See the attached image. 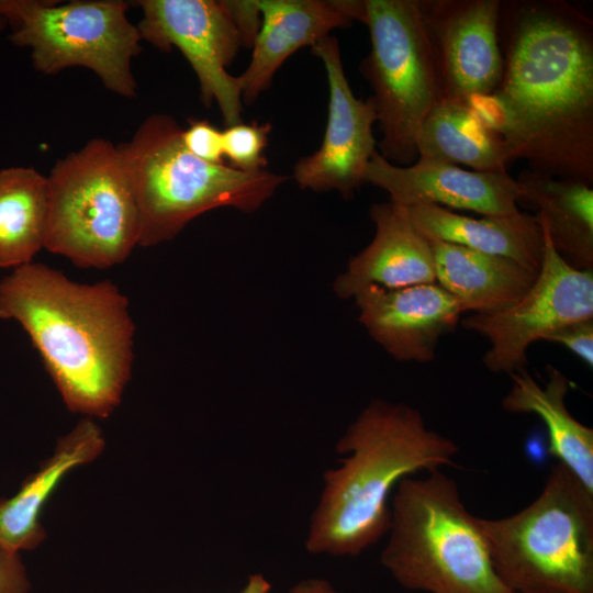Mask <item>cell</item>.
Here are the masks:
<instances>
[{
	"instance_id": "cell-1",
	"label": "cell",
	"mask_w": 593,
	"mask_h": 593,
	"mask_svg": "<svg viewBox=\"0 0 593 593\" xmlns=\"http://www.w3.org/2000/svg\"><path fill=\"white\" fill-rule=\"evenodd\" d=\"M502 78L469 104L512 163L593 184V21L564 0H501Z\"/></svg>"
},
{
	"instance_id": "cell-2",
	"label": "cell",
	"mask_w": 593,
	"mask_h": 593,
	"mask_svg": "<svg viewBox=\"0 0 593 593\" xmlns=\"http://www.w3.org/2000/svg\"><path fill=\"white\" fill-rule=\"evenodd\" d=\"M0 317L23 327L70 412L105 418L118 407L132 373L135 325L115 283H80L31 262L0 281Z\"/></svg>"
},
{
	"instance_id": "cell-3",
	"label": "cell",
	"mask_w": 593,
	"mask_h": 593,
	"mask_svg": "<svg viewBox=\"0 0 593 593\" xmlns=\"http://www.w3.org/2000/svg\"><path fill=\"white\" fill-rule=\"evenodd\" d=\"M336 449L350 456L324 474L306 540L313 553L357 556L376 544L390 529L388 501L395 485L417 472L456 466L459 452L417 409L382 400L362 410Z\"/></svg>"
},
{
	"instance_id": "cell-4",
	"label": "cell",
	"mask_w": 593,
	"mask_h": 593,
	"mask_svg": "<svg viewBox=\"0 0 593 593\" xmlns=\"http://www.w3.org/2000/svg\"><path fill=\"white\" fill-rule=\"evenodd\" d=\"M181 134L174 118L154 114L127 143L118 145L138 206V246L171 240L214 209L254 212L287 180L266 169L242 171L203 161L188 152Z\"/></svg>"
},
{
	"instance_id": "cell-5",
	"label": "cell",
	"mask_w": 593,
	"mask_h": 593,
	"mask_svg": "<svg viewBox=\"0 0 593 593\" xmlns=\"http://www.w3.org/2000/svg\"><path fill=\"white\" fill-rule=\"evenodd\" d=\"M381 563L403 588L426 593H513L493 566L479 518L441 470L396 485Z\"/></svg>"
},
{
	"instance_id": "cell-6",
	"label": "cell",
	"mask_w": 593,
	"mask_h": 593,
	"mask_svg": "<svg viewBox=\"0 0 593 593\" xmlns=\"http://www.w3.org/2000/svg\"><path fill=\"white\" fill-rule=\"evenodd\" d=\"M493 566L514 593H593V492L562 463L522 511L479 518Z\"/></svg>"
},
{
	"instance_id": "cell-7",
	"label": "cell",
	"mask_w": 593,
	"mask_h": 593,
	"mask_svg": "<svg viewBox=\"0 0 593 593\" xmlns=\"http://www.w3.org/2000/svg\"><path fill=\"white\" fill-rule=\"evenodd\" d=\"M137 202L118 145L92 138L47 177L44 248L83 269L125 261L138 246Z\"/></svg>"
},
{
	"instance_id": "cell-8",
	"label": "cell",
	"mask_w": 593,
	"mask_h": 593,
	"mask_svg": "<svg viewBox=\"0 0 593 593\" xmlns=\"http://www.w3.org/2000/svg\"><path fill=\"white\" fill-rule=\"evenodd\" d=\"M356 20L370 34L371 49L359 68L373 90L379 154L394 165H412L422 124L443 100L418 0H362Z\"/></svg>"
},
{
	"instance_id": "cell-9",
	"label": "cell",
	"mask_w": 593,
	"mask_h": 593,
	"mask_svg": "<svg viewBox=\"0 0 593 593\" xmlns=\"http://www.w3.org/2000/svg\"><path fill=\"white\" fill-rule=\"evenodd\" d=\"M119 0H0V15L11 24L10 41L31 48L33 66L45 75L70 67L93 71L104 87L136 94L132 59L142 49L141 34Z\"/></svg>"
},
{
	"instance_id": "cell-10",
	"label": "cell",
	"mask_w": 593,
	"mask_h": 593,
	"mask_svg": "<svg viewBox=\"0 0 593 593\" xmlns=\"http://www.w3.org/2000/svg\"><path fill=\"white\" fill-rule=\"evenodd\" d=\"M541 228V265L527 292L504 310L473 313L461 321L466 329L488 340L482 361L490 372L511 376L526 370L527 350L534 343L547 340L568 324L593 318V270L567 264Z\"/></svg>"
},
{
	"instance_id": "cell-11",
	"label": "cell",
	"mask_w": 593,
	"mask_h": 593,
	"mask_svg": "<svg viewBox=\"0 0 593 593\" xmlns=\"http://www.w3.org/2000/svg\"><path fill=\"white\" fill-rule=\"evenodd\" d=\"M142 40L168 52L178 48L197 75L202 102H215L226 126L242 122L238 77L226 68L242 47L225 0H142Z\"/></svg>"
},
{
	"instance_id": "cell-12",
	"label": "cell",
	"mask_w": 593,
	"mask_h": 593,
	"mask_svg": "<svg viewBox=\"0 0 593 593\" xmlns=\"http://www.w3.org/2000/svg\"><path fill=\"white\" fill-rule=\"evenodd\" d=\"M443 100L469 103L491 94L503 72L501 0H418Z\"/></svg>"
},
{
	"instance_id": "cell-13",
	"label": "cell",
	"mask_w": 593,
	"mask_h": 593,
	"mask_svg": "<svg viewBox=\"0 0 593 593\" xmlns=\"http://www.w3.org/2000/svg\"><path fill=\"white\" fill-rule=\"evenodd\" d=\"M312 52L326 70L327 123L320 148L296 161L293 177L301 189L336 190L343 198L351 199L365 183L367 165L377 152L372 132L377 122L376 107L371 97L363 101L353 93L335 36L322 38Z\"/></svg>"
},
{
	"instance_id": "cell-14",
	"label": "cell",
	"mask_w": 593,
	"mask_h": 593,
	"mask_svg": "<svg viewBox=\"0 0 593 593\" xmlns=\"http://www.w3.org/2000/svg\"><path fill=\"white\" fill-rule=\"evenodd\" d=\"M366 182L384 190L391 202L404 208L434 204L483 216L519 211L521 188L507 171L467 170L423 157L412 165L398 166L376 152L366 168Z\"/></svg>"
},
{
	"instance_id": "cell-15",
	"label": "cell",
	"mask_w": 593,
	"mask_h": 593,
	"mask_svg": "<svg viewBox=\"0 0 593 593\" xmlns=\"http://www.w3.org/2000/svg\"><path fill=\"white\" fill-rule=\"evenodd\" d=\"M353 299L368 334L399 361H432L439 339L457 327L465 313L437 282L398 289L368 286Z\"/></svg>"
},
{
	"instance_id": "cell-16",
	"label": "cell",
	"mask_w": 593,
	"mask_h": 593,
	"mask_svg": "<svg viewBox=\"0 0 593 593\" xmlns=\"http://www.w3.org/2000/svg\"><path fill=\"white\" fill-rule=\"evenodd\" d=\"M369 215L374 236L336 278V295L349 299L368 286L398 289L436 282L430 242L407 209L391 201L376 203Z\"/></svg>"
},
{
	"instance_id": "cell-17",
	"label": "cell",
	"mask_w": 593,
	"mask_h": 593,
	"mask_svg": "<svg viewBox=\"0 0 593 593\" xmlns=\"http://www.w3.org/2000/svg\"><path fill=\"white\" fill-rule=\"evenodd\" d=\"M259 32L245 71L237 76L242 99L253 103L266 91L283 61L303 46L313 47L329 32L354 21L339 0H257Z\"/></svg>"
},
{
	"instance_id": "cell-18",
	"label": "cell",
	"mask_w": 593,
	"mask_h": 593,
	"mask_svg": "<svg viewBox=\"0 0 593 593\" xmlns=\"http://www.w3.org/2000/svg\"><path fill=\"white\" fill-rule=\"evenodd\" d=\"M104 445L100 426L90 417H83L61 437L53 456L23 481L18 492L0 500V545L19 553L36 548L46 536L41 523L45 504L66 474L94 460Z\"/></svg>"
},
{
	"instance_id": "cell-19",
	"label": "cell",
	"mask_w": 593,
	"mask_h": 593,
	"mask_svg": "<svg viewBox=\"0 0 593 593\" xmlns=\"http://www.w3.org/2000/svg\"><path fill=\"white\" fill-rule=\"evenodd\" d=\"M406 209L414 225L427 238L506 257L534 272L539 271L544 233L537 214L518 211L475 219L434 204Z\"/></svg>"
},
{
	"instance_id": "cell-20",
	"label": "cell",
	"mask_w": 593,
	"mask_h": 593,
	"mask_svg": "<svg viewBox=\"0 0 593 593\" xmlns=\"http://www.w3.org/2000/svg\"><path fill=\"white\" fill-rule=\"evenodd\" d=\"M436 282L465 312L493 313L516 303L537 272L502 256L430 239Z\"/></svg>"
},
{
	"instance_id": "cell-21",
	"label": "cell",
	"mask_w": 593,
	"mask_h": 593,
	"mask_svg": "<svg viewBox=\"0 0 593 593\" xmlns=\"http://www.w3.org/2000/svg\"><path fill=\"white\" fill-rule=\"evenodd\" d=\"M547 377L541 385L527 370L511 374L512 385L501 406L510 413L537 415L547 428L550 454L593 492V429L567 407L568 378L553 366L547 367Z\"/></svg>"
},
{
	"instance_id": "cell-22",
	"label": "cell",
	"mask_w": 593,
	"mask_h": 593,
	"mask_svg": "<svg viewBox=\"0 0 593 593\" xmlns=\"http://www.w3.org/2000/svg\"><path fill=\"white\" fill-rule=\"evenodd\" d=\"M518 205L537 210L557 254L579 270L593 269V187L525 169L516 179Z\"/></svg>"
},
{
	"instance_id": "cell-23",
	"label": "cell",
	"mask_w": 593,
	"mask_h": 593,
	"mask_svg": "<svg viewBox=\"0 0 593 593\" xmlns=\"http://www.w3.org/2000/svg\"><path fill=\"white\" fill-rule=\"evenodd\" d=\"M418 157L474 171H506L512 163L503 136L466 102L441 100L427 115L417 137Z\"/></svg>"
},
{
	"instance_id": "cell-24",
	"label": "cell",
	"mask_w": 593,
	"mask_h": 593,
	"mask_svg": "<svg viewBox=\"0 0 593 593\" xmlns=\"http://www.w3.org/2000/svg\"><path fill=\"white\" fill-rule=\"evenodd\" d=\"M47 177L30 167L0 170V268L33 262L44 248Z\"/></svg>"
},
{
	"instance_id": "cell-25",
	"label": "cell",
	"mask_w": 593,
	"mask_h": 593,
	"mask_svg": "<svg viewBox=\"0 0 593 593\" xmlns=\"http://www.w3.org/2000/svg\"><path fill=\"white\" fill-rule=\"evenodd\" d=\"M271 132L270 123H237L223 131L224 159L228 166L242 171L265 169V148Z\"/></svg>"
},
{
	"instance_id": "cell-26",
	"label": "cell",
	"mask_w": 593,
	"mask_h": 593,
	"mask_svg": "<svg viewBox=\"0 0 593 593\" xmlns=\"http://www.w3.org/2000/svg\"><path fill=\"white\" fill-rule=\"evenodd\" d=\"M181 138L188 152L197 158L210 164H224L223 131L208 120H189Z\"/></svg>"
},
{
	"instance_id": "cell-27",
	"label": "cell",
	"mask_w": 593,
	"mask_h": 593,
	"mask_svg": "<svg viewBox=\"0 0 593 593\" xmlns=\"http://www.w3.org/2000/svg\"><path fill=\"white\" fill-rule=\"evenodd\" d=\"M547 342L562 345L590 368L593 367V318L568 324L551 334Z\"/></svg>"
},
{
	"instance_id": "cell-28",
	"label": "cell",
	"mask_w": 593,
	"mask_h": 593,
	"mask_svg": "<svg viewBox=\"0 0 593 593\" xmlns=\"http://www.w3.org/2000/svg\"><path fill=\"white\" fill-rule=\"evenodd\" d=\"M238 31L242 46L253 47L261 24L257 0H225Z\"/></svg>"
},
{
	"instance_id": "cell-29",
	"label": "cell",
	"mask_w": 593,
	"mask_h": 593,
	"mask_svg": "<svg viewBox=\"0 0 593 593\" xmlns=\"http://www.w3.org/2000/svg\"><path fill=\"white\" fill-rule=\"evenodd\" d=\"M30 588L20 553L0 545V593H27Z\"/></svg>"
},
{
	"instance_id": "cell-30",
	"label": "cell",
	"mask_w": 593,
	"mask_h": 593,
	"mask_svg": "<svg viewBox=\"0 0 593 593\" xmlns=\"http://www.w3.org/2000/svg\"><path fill=\"white\" fill-rule=\"evenodd\" d=\"M290 593H337L327 582L321 580H309L298 584Z\"/></svg>"
},
{
	"instance_id": "cell-31",
	"label": "cell",
	"mask_w": 593,
	"mask_h": 593,
	"mask_svg": "<svg viewBox=\"0 0 593 593\" xmlns=\"http://www.w3.org/2000/svg\"><path fill=\"white\" fill-rule=\"evenodd\" d=\"M270 583L261 574H254L239 593H270Z\"/></svg>"
},
{
	"instance_id": "cell-32",
	"label": "cell",
	"mask_w": 593,
	"mask_h": 593,
	"mask_svg": "<svg viewBox=\"0 0 593 593\" xmlns=\"http://www.w3.org/2000/svg\"><path fill=\"white\" fill-rule=\"evenodd\" d=\"M7 26V21L0 15V31Z\"/></svg>"
},
{
	"instance_id": "cell-33",
	"label": "cell",
	"mask_w": 593,
	"mask_h": 593,
	"mask_svg": "<svg viewBox=\"0 0 593 593\" xmlns=\"http://www.w3.org/2000/svg\"><path fill=\"white\" fill-rule=\"evenodd\" d=\"M514 593V592H513Z\"/></svg>"
}]
</instances>
